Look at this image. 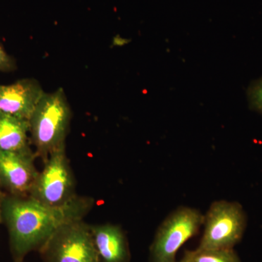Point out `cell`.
I'll list each match as a JSON object with an SVG mask.
<instances>
[{"label": "cell", "mask_w": 262, "mask_h": 262, "mask_svg": "<svg viewBox=\"0 0 262 262\" xmlns=\"http://www.w3.org/2000/svg\"><path fill=\"white\" fill-rule=\"evenodd\" d=\"M29 134L28 120L0 113V150L11 152H33Z\"/></svg>", "instance_id": "obj_10"}, {"label": "cell", "mask_w": 262, "mask_h": 262, "mask_svg": "<svg viewBox=\"0 0 262 262\" xmlns=\"http://www.w3.org/2000/svg\"><path fill=\"white\" fill-rule=\"evenodd\" d=\"M29 196L48 206H63L77 195L76 179L66 147L52 153L43 163Z\"/></svg>", "instance_id": "obj_5"}, {"label": "cell", "mask_w": 262, "mask_h": 262, "mask_svg": "<svg viewBox=\"0 0 262 262\" xmlns=\"http://www.w3.org/2000/svg\"><path fill=\"white\" fill-rule=\"evenodd\" d=\"M15 69V63L0 46V71L2 72H10Z\"/></svg>", "instance_id": "obj_13"}, {"label": "cell", "mask_w": 262, "mask_h": 262, "mask_svg": "<svg viewBox=\"0 0 262 262\" xmlns=\"http://www.w3.org/2000/svg\"><path fill=\"white\" fill-rule=\"evenodd\" d=\"M204 215L190 207H179L160 225L149 248L150 262H175L179 250L195 236Z\"/></svg>", "instance_id": "obj_3"}, {"label": "cell", "mask_w": 262, "mask_h": 262, "mask_svg": "<svg viewBox=\"0 0 262 262\" xmlns=\"http://www.w3.org/2000/svg\"><path fill=\"white\" fill-rule=\"evenodd\" d=\"M34 151L11 152L0 150V185L13 196H29L39 173Z\"/></svg>", "instance_id": "obj_7"}, {"label": "cell", "mask_w": 262, "mask_h": 262, "mask_svg": "<svg viewBox=\"0 0 262 262\" xmlns=\"http://www.w3.org/2000/svg\"><path fill=\"white\" fill-rule=\"evenodd\" d=\"M72 110L62 89L45 93L29 118L31 144L36 157L43 163L57 150L66 147Z\"/></svg>", "instance_id": "obj_2"}, {"label": "cell", "mask_w": 262, "mask_h": 262, "mask_svg": "<svg viewBox=\"0 0 262 262\" xmlns=\"http://www.w3.org/2000/svg\"><path fill=\"white\" fill-rule=\"evenodd\" d=\"M247 94L251 108L262 115V77L251 84Z\"/></svg>", "instance_id": "obj_12"}, {"label": "cell", "mask_w": 262, "mask_h": 262, "mask_svg": "<svg viewBox=\"0 0 262 262\" xmlns=\"http://www.w3.org/2000/svg\"><path fill=\"white\" fill-rule=\"evenodd\" d=\"M95 205L94 198L77 194L63 206L42 204L30 196H2V222L9 235L13 262H24L32 251H39L63 225L83 220Z\"/></svg>", "instance_id": "obj_1"}, {"label": "cell", "mask_w": 262, "mask_h": 262, "mask_svg": "<svg viewBox=\"0 0 262 262\" xmlns=\"http://www.w3.org/2000/svg\"><path fill=\"white\" fill-rule=\"evenodd\" d=\"M175 262H178V261H176Z\"/></svg>", "instance_id": "obj_15"}, {"label": "cell", "mask_w": 262, "mask_h": 262, "mask_svg": "<svg viewBox=\"0 0 262 262\" xmlns=\"http://www.w3.org/2000/svg\"><path fill=\"white\" fill-rule=\"evenodd\" d=\"M1 198H0V203H1ZM0 222H2V218H1V207H0Z\"/></svg>", "instance_id": "obj_14"}, {"label": "cell", "mask_w": 262, "mask_h": 262, "mask_svg": "<svg viewBox=\"0 0 262 262\" xmlns=\"http://www.w3.org/2000/svg\"><path fill=\"white\" fill-rule=\"evenodd\" d=\"M247 219L236 202L215 201L204 215V231L198 248L233 249L242 239Z\"/></svg>", "instance_id": "obj_4"}, {"label": "cell", "mask_w": 262, "mask_h": 262, "mask_svg": "<svg viewBox=\"0 0 262 262\" xmlns=\"http://www.w3.org/2000/svg\"><path fill=\"white\" fill-rule=\"evenodd\" d=\"M45 93L34 79L0 84V113L29 120Z\"/></svg>", "instance_id": "obj_8"}, {"label": "cell", "mask_w": 262, "mask_h": 262, "mask_svg": "<svg viewBox=\"0 0 262 262\" xmlns=\"http://www.w3.org/2000/svg\"><path fill=\"white\" fill-rule=\"evenodd\" d=\"M38 252L44 262H98L91 225L83 220L63 225Z\"/></svg>", "instance_id": "obj_6"}, {"label": "cell", "mask_w": 262, "mask_h": 262, "mask_svg": "<svg viewBox=\"0 0 262 262\" xmlns=\"http://www.w3.org/2000/svg\"><path fill=\"white\" fill-rule=\"evenodd\" d=\"M91 231L100 262H130L128 241L121 227L110 223L91 225Z\"/></svg>", "instance_id": "obj_9"}, {"label": "cell", "mask_w": 262, "mask_h": 262, "mask_svg": "<svg viewBox=\"0 0 262 262\" xmlns=\"http://www.w3.org/2000/svg\"><path fill=\"white\" fill-rule=\"evenodd\" d=\"M179 262H241L233 249L187 250Z\"/></svg>", "instance_id": "obj_11"}, {"label": "cell", "mask_w": 262, "mask_h": 262, "mask_svg": "<svg viewBox=\"0 0 262 262\" xmlns=\"http://www.w3.org/2000/svg\"><path fill=\"white\" fill-rule=\"evenodd\" d=\"M98 262H100V261H98Z\"/></svg>", "instance_id": "obj_16"}]
</instances>
